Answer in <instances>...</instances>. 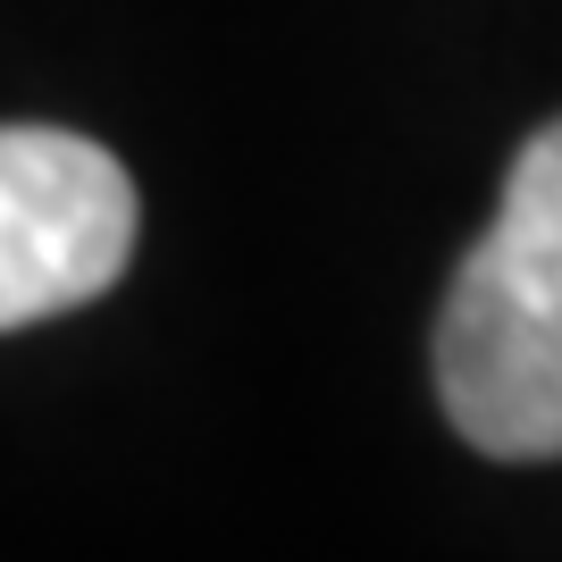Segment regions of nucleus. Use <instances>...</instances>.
<instances>
[{"label":"nucleus","mask_w":562,"mask_h":562,"mask_svg":"<svg viewBox=\"0 0 562 562\" xmlns=\"http://www.w3.org/2000/svg\"><path fill=\"white\" fill-rule=\"evenodd\" d=\"M437 403L495 462L562 453V117L513 151L504 202L446 285Z\"/></svg>","instance_id":"obj_1"},{"label":"nucleus","mask_w":562,"mask_h":562,"mask_svg":"<svg viewBox=\"0 0 562 562\" xmlns=\"http://www.w3.org/2000/svg\"><path fill=\"white\" fill-rule=\"evenodd\" d=\"M135 177L68 126H0V328L93 303L135 260Z\"/></svg>","instance_id":"obj_2"}]
</instances>
